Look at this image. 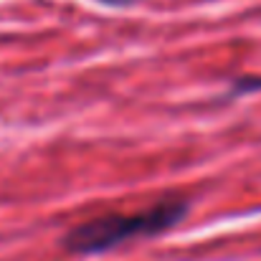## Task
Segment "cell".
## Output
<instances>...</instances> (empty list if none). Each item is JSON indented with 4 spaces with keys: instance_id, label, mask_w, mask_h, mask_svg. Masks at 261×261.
<instances>
[{
    "instance_id": "obj_3",
    "label": "cell",
    "mask_w": 261,
    "mask_h": 261,
    "mask_svg": "<svg viewBox=\"0 0 261 261\" xmlns=\"http://www.w3.org/2000/svg\"><path fill=\"white\" fill-rule=\"evenodd\" d=\"M104 3H109V5H124V3H129V0H104Z\"/></svg>"
},
{
    "instance_id": "obj_1",
    "label": "cell",
    "mask_w": 261,
    "mask_h": 261,
    "mask_svg": "<svg viewBox=\"0 0 261 261\" xmlns=\"http://www.w3.org/2000/svg\"><path fill=\"white\" fill-rule=\"evenodd\" d=\"M185 213H188V200L182 198H165L155 203L152 208L142 213H132V216L107 213L71 228L64 236V249L71 254H101L132 239L158 236L173 228Z\"/></svg>"
},
{
    "instance_id": "obj_2",
    "label": "cell",
    "mask_w": 261,
    "mask_h": 261,
    "mask_svg": "<svg viewBox=\"0 0 261 261\" xmlns=\"http://www.w3.org/2000/svg\"><path fill=\"white\" fill-rule=\"evenodd\" d=\"M233 87H236V91H254V89H261V76H244V79H236Z\"/></svg>"
}]
</instances>
